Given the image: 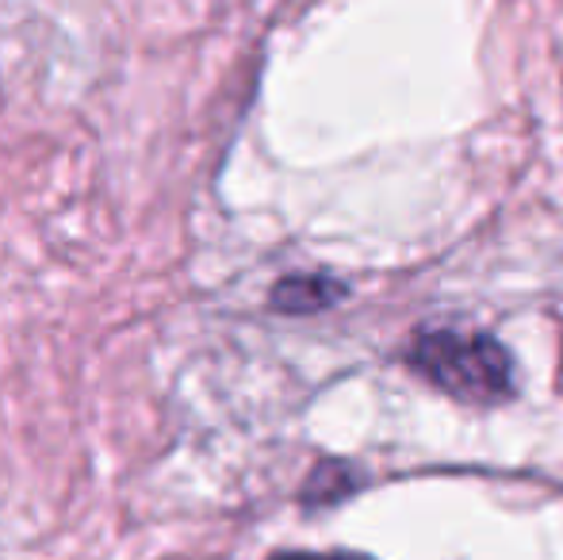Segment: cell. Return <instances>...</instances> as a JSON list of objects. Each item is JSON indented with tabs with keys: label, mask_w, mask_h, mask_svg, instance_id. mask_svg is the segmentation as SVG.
<instances>
[{
	"label": "cell",
	"mask_w": 563,
	"mask_h": 560,
	"mask_svg": "<svg viewBox=\"0 0 563 560\" xmlns=\"http://www.w3.org/2000/svg\"><path fill=\"white\" fill-rule=\"evenodd\" d=\"M410 369L456 404L495 407L514 396V361L483 330L430 327L407 353Z\"/></svg>",
	"instance_id": "cell-1"
},
{
	"label": "cell",
	"mask_w": 563,
	"mask_h": 560,
	"mask_svg": "<svg viewBox=\"0 0 563 560\" xmlns=\"http://www.w3.org/2000/svg\"><path fill=\"white\" fill-rule=\"evenodd\" d=\"M338 296H345V284L341 281L322 277V273H299V277H284L276 284L268 304H273V311L284 315H311L330 307Z\"/></svg>",
	"instance_id": "cell-2"
},
{
	"label": "cell",
	"mask_w": 563,
	"mask_h": 560,
	"mask_svg": "<svg viewBox=\"0 0 563 560\" xmlns=\"http://www.w3.org/2000/svg\"><path fill=\"white\" fill-rule=\"evenodd\" d=\"M356 487V476L349 464L341 461H322L319 469L311 472V480H307V492L303 499L311 503V507H322V503H338L341 495H349Z\"/></svg>",
	"instance_id": "cell-3"
},
{
	"label": "cell",
	"mask_w": 563,
	"mask_h": 560,
	"mask_svg": "<svg viewBox=\"0 0 563 560\" xmlns=\"http://www.w3.org/2000/svg\"><path fill=\"white\" fill-rule=\"evenodd\" d=\"M268 560H372L364 553H276Z\"/></svg>",
	"instance_id": "cell-4"
}]
</instances>
